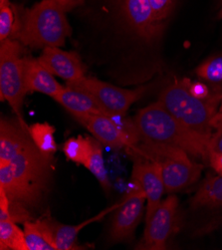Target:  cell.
<instances>
[{
  "label": "cell",
  "instance_id": "cell-1",
  "mask_svg": "<svg viewBox=\"0 0 222 250\" xmlns=\"http://www.w3.org/2000/svg\"><path fill=\"white\" fill-rule=\"evenodd\" d=\"M52 160L32 143L8 164L0 165V188L9 199L16 223L31 220V210L43 202L50 187Z\"/></svg>",
  "mask_w": 222,
  "mask_h": 250
},
{
  "label": "cell",
  "instance_id": "cell-2",
  "mask_svg": "<svg viewBox=\"0 0 222 250\" xmlns=\"http://www.w3.org/2000/svg\"><path fill=\"white\" fill-rule=\"evenodd\" d=\"M141 142L179 147L208 160V138L197 134L170 115L159 102L140 110L133 119Z\"/></svg>",
  "mask_w": 222,
  "mask_h": 250
},
{
  "label": "cell",
  "instance_id": "cell-3",
  "mask_svg": "<svg viewBox=\"0 0 222 250\" xmlns=\"http://www.w3.org/2000/svg\"><path fill=\"white\" fill-rule=\"evenodd\" d=\"M66 11L55 0H42L16 18L11 38L32 48L61 47L71 35Z\"/></svg>",
  "mask_w": 222,
  "mask_h": 250
},
{
  "label": "cell",
  "instance_id": "cell-4",
  "mask_svg": "<svg viewBox=\"0 0 222 250\" xmlns=\"http://www.w3.org/2000/svg\"><path fill=\"white\" fill-rule=\"evenodd\" d=\"M190 83L186 78L171 83L162 90L158 102L183 126L209 139L213 133L211 121L222 96L195 97L189 90Z\"/></svg>",
  "mask_w": 222,
  "mask_h": 250
},
{
  "label": "cell",
  "instance_id": "cell-5",
  "mask_svg": "<svg viewBox=\"0 0 222 250\" xmlns=\"http://www.w3.org/2000/svg\"><path fill=\"white\" fill-rule=\"evenodd\" d=\"M22 43L8 38L0 44V95L7 101L18 119L23 121L22 107L27 94L25 84V60Z\"/></svg>",
  "mask_w": 222,
  "mask_h": 250
},
{
  "label": "cell",
  "instance_id": "cell-6",
  "mask_svg": "<svg viewBox=\"0 0 222 250\" xmlns=\"http://www.w3.org/2000/svg\"><path fill=\"white\" fill-rule=\"evenodd\" d=\"M67 86L80 89L90 94L100 107L111 117L125 116L130 107L145 92V88L136 90L122 89L93 77H86L67 82Z\"/></svg>",
  "mask_w": 222,
  "mask_h": 250
},
{
  "label": "cell",
  "instance_id": "cell-7",
  "mask_svg": "<svg viewBox=\"0 0 222 250\" xmlns=\"http://www.w3.org/2000/svg\"><path fill=\"white\" fill-rule=\"evenodd\" d=\"M124 116L93 115L77 118L93 137L111 148L134 147L139 142L133 120L121 121Z\"/></svg>",
  "mask_w": 222,
  "mask_h": 250
},
{
  "label": "cell",
  "instance_id": "cell-8",
  "mask_svg": "<svg viewBox=\"0 0 222 250\" xmlns=\"http://www.w3.org/2000/svg\"><path fill=\"white\" fill-rule=\"evenodd\" d=\"M160 164L165 192H178L200 179L203 167L189 159V155L179 147H172L156 161Z\"/></svg>",
  "mask_w": 222,
  "mask_h": 250
},
{
  "label": "cell",
  "instance_id": "cell-9",
  "mask_svg": "<svg viewBox=\"0 0 222 250\" xmlns=\"http://www.w3.org/2000/svg\"><path fill=\"white\" fill-rule=\"evenodd\" d=\"M179 199L175 194L161 202L151 218L146 220L143 238L139 249L163 250L174 233L177 224Z\"/></svg>",
  "mask_w": 222,
  "mask_h": 250
},
{
  "label": "cell",
  "instance_id": "cell-10",
  "mask_svg": "<svg viewBox=\"0 0 222 250\" xmlns=\"http://www.w3.org/2000/svg\"><path fill=\"white\" fill-rule=\"evenodd\" d=\"M145 202L146 198L141 188L134 181V189L121 199L116 209L110 229L111 242L120 243L132 240L142 218Z\"/></svg>",
  "mask_w": 222,
  "mask_h": 250
},
{
  "label": "cell",
  "instance_id": "cell-11",
  "mask_svg": "<svg viewBox=\"0 0 222 250\" xmlns=\"http://www.w3.org/2000/svg\"><path fill=\"white\" fill-rule=\"evenodd\" d=\"M133 180L140 185L146 198V221L156 211L165 192L160 164L144 158L138 159L133 167Z\"/></svg>",
  "mask_w": 222,
  "mask_h": 250
},
{
  "label": "cell",
  "instance_id": "cell-12",
  "mask_svg": "<svg viewBox=\"0 0 222 250\" xmlns=\"http://www.w3.org/2000/svg\"><path fill=\"white\" fill-rule=\"evenodd\" d=\"M38 60L53 75L67 82L77 81L86 76V67L76 52L63 51L58 47H45Z\"/></svg>",
  "mask_w": 222,
  "mask_h": 250
},
{
  "label": "cell",
  "instance_id": "cell-13",
  "mask_svg": "<svg viewBox=\"0 0 222 250\" xmlns=\"http://www.w3.org/2000/svg\"><path fill=\"white\" fill-rule=\"evenodd\" d=\"M33 143L29 127L19 119H1L0 122V165L8 164Z\"/></svg>",
  "mask_w": 222,
  "mask_h": 250
},
{
  "label": "cell",
  "instance_id": "cell-14",
  "mask_svg": "<svg viewBox=\"0 0 222 250\" xmlns=\"http://www.w3.org/2000/svg\"><path fill=\"white\" fill-rule=\"evenodd\" d=\"M124 12L132 29L151 41L161 34L163 24L159 22L149 0H124Z\"/></svg>",
  "mask_w": 222,
  "mask_h": 250
},
{
  "label": "cell",
  "instance_id": "cell-15",
  "mask_svg": "<svg viewBox=\"0 0 222 250\" xmlns=\"http://www.w3.org/2000/svg\"><path fill=\"white\" fill-rule=\"evenodd\" d=\"M54 100L76 119L93 115L109 116L90 94L80 89L64 87Z\"/></svg>",
  "mask_w": 222,
  "mask_h": 250
},
{
  "label": "cell",
  "instance_id": "cell-16",
  "mask_svg": "<svg viewBox=\"0 0 222 250\" xmlns=\"http://www.w3.org/2000/svg\"><path fill=\"white\" fill-rule=\"evenodd\" d=\"M25 84L29 92H39L55 99L64 87L54 78V75L46 69L38 59L26 57Z\"/></svg>",
  "mask_w": 222,
  "mask_h": 250
},
{
  "label": "cell",
  "instance_id": "cell-17",
  "mask_svg": "<svg viewBox=\"0 0 222 250\" xmlns=\"http://www.w3.org/2000/svg\"><path fill=\"white\" fill-rule=\"evenodd\" d=\"M120 204H121V202H119L118 204H116V205H114L110 208H107L106 209H104L100 213H98L97 215L93 216L92 218H89V219L77 224V226L62 224V223H57V222H54V221L50 220V224H51V228H52V230H53L57 250L83 249L82 246H79L77 244V237H78L79 232L85 227L89 226V224L102 219L108 213L116 210L119 208Z\"/></svg>",
  "mask_w": 222,
  "mask_h": 250
},
{
  "label": "cell",
  "instance_id": "cell-18",
  "mask_svg": "<svg viewBox=\"0 0 222 250\" xmlns=\"http://www.w3.org/2000/svg\"><path fill=\"white\" fill-rule=\"evenodd\" d=\"M23 224L28 250H57L50 220H27Z\"/></svg>",
  "mask_w": 222,
  "mask_h": 250
},
{
  "label": "cell",
  "instance_id": "cell-19",
  "mask_svg": "<svg viewBox=\"0 0 222 250\" xmlns=\"http://www.w3.org/2000/svg\"><path fill=\"white\" fill-rule=\"evenodd\" d=\"M191 206L196 208L222 207V176L207 178L192 197Z\"/></svg>",
  "mask_w": 222,
  "mask_h": 250
},
{
  "label": "cell",
  "instance_id": "cell-20",
  "mask_svg": "<svg viewBox=\"0 0 222 250\" xmlns=\"http://www.w3.org/2000/svg\"><path fill=\"white\" fill-rule=\"evenodd\" d=\"M29 133L33 143L44 155L53 158L57 152V144L54 133L55 128L48 123H37L29 126Z\"/></svg>",
  "mask_w": 222,
  "mask_h": 250
},
{
  "label": "cell",
  "instance_id": "cell-21",
  "mask_svg": "<svg viewBox=\"0 0 222 250\" xmlns=\"http://www.w3.org/2000/svg\"><path fill=\"white\" fill-rule=\"evenodd\" d=\"M84 166L94 174V177L100 183L101 187L104 188L105 191H110L111 189V183L109 181L108 172L104 163L103 157V148L101 143L93 139L92 142V149L91 153L86 160Z\"/></svg>",
  "mask_w": 222,
  "mask_h": 250
},
{
  "label": "cell",
  "instance_id": "cell-22",
  "mask_svg": "<svg viewBox=\"0 0 222 250\" xmlns=\"http://www.w3.org/2000/svg\"><path fill=\"white\" fill-rule=\"evenodd\" d=\"M0 249L28 250L24 230L13 220H0Z\"/></svg>",
  "mask_w": 222,
  "mask_h": 250
},
{
  "label": "cell",
  "instance_id": "cell-23",
  "mask_svg": "<svg viewBox=\"0 0 222 250\" xmlns=\"http://www.w3.org/2000/svg\"><path fill=\"white\" fill-rule=\"evenodd\" d=\"M92 142L93 138H84L82 136L70 138L62 146L63 153L69 161L84 166L91 153Z\"/></svg>",
  "mask_w": 222,
  "mask_h": 250
},
{
  "label": "cell",
  "instance_id": "cell-24",
  "mask_svg": "<svg viewBox=\"0 0 222 250\" xmlns=\"http://www.w3.org/2000/svg\"><path fill=\"white\" fill-rule=\"evenodd\" d=\"M15 27L16 17L9 2L0 3V42L11 38Z\"/></svg>",
  "mask_w": 222,
  "mask_h": 250
},
{
  "label": "cell",
  "instance_id": "cell-25",
  "mask_svg": "<svg viewBox=\"0 0 222 250\" xmlns=\"http://www.w3.org/2000/svg\"><path fill=\"white\" fill-rule=\"evenodd\" d=\"M202 79L209 82H222V56L214 57L203 62L196 70Z\"/></svg>",
  "mask_w": 222,
  "mask_h": 250
},
{
  "label": "cell",
  "instance_id": "cell-26",
  "mask_svg": "<svg viewBox=\"0 0 222 250\" xmlns=\"http://www.w3.org/2000/svg\"><path fill=\"white\" fill-rule=\"evenodd\" d=\"M157 20L162 23L174 8L176 0H149Z\"/></svg>",
  "mask_w": 222,
  "mask_h": 250
},
{
  "label": "cell",
  "instance_id": "cell-27",
  "mask_svg": "<svg viewBox=\"0 0 222 250\" xmlns=\"http://www.w3.org/2000/svg\"><path fill=\"white\" fill-rule=\"evenodd\" d=\"M222 153V129L215 130L208 140V154Z\"/></svg>",
  "mask_w": 222,
  "mask_h": 250
},
{
  "label": "cell",
  "instance_id": "cell-28",
  "mask_svg": "<svg viewBox=\"0 0 222 250\" xmlns=\"http://www.w3.org/2000/svg\"><path fill=\"white\" fill-rule=\"evenodd\" d=\"M189 90L192 93V95H194L195 97L202 98V99L210 97L207 86H205L203 83H201V82H195V83L191 82L189 86Z\"/></svg>",
  "mask_w": 222,
  "mask_h": 250
},
{
  "label": "cell",
  "instance_id": "cell-29",
  "mask_svg": "<svg viewBox=\"0 0 222 250\" xmlns=\"http://www.w3.org/2000/svg\"><path fill=\"white\" fill-rule=\"evenodd\" d=\"M208 161L211 167L217 172V174L222 176V153L210 154L208 156Z\"/></svg>",
  "mask_w": 222,
  "mask_h": 250
},
{
  "label": "cell",
  "instance_id": "cell-30",
  "mask_svg": "<svg viewBox=\"0 0 222 250\" xmlns=\"http://www.w3.org/2000/svg\"><path fill=\"white\" fill-rule=\"evenodd\" d=\"M55 1L58 2L64 8L65 11H69L83 4L84 0H55Z\"/></svg>",
  "mask_w": 222,
  "mask_h": 250
},
{
  "label": "cell",
  "instance_id": "cell-31",
  "mask_svg": "<svg viewBox=\"0 0 222 250\" xmlns=\"http://www.w3.org/2000/svg\"><path fill=\"white\" fill-rule=\"evenodd\" d=\"M211 126L214 130L222 129V112H217L212 121H211Z\"/></svg>",
  "mask_w": 222,
  "mask_h": 250
},
{
  "label": "cell",
  "instance_id": "cell-32",
  "mask_svg": "<svg viewBox=\"0 0 222 250\" xmlns=\"http://www.w3.org/2000/svg\"><path fill=\"white\" fill-rule=\"evenodd\" d=\"M218 112H222V97H221V101H220V107H219V111Z\"/></svg>",
  "mask_w": 222,
  "mask_h": 250
},
{
  "label": "cell",
  "instance_id": "cell-33",
  "mask_svg": "<svg viewBox=\"0 0 222 250\" xmlns=\"http://www.w3.org/2000/svg\"><path fill=\"white\" fill-rule=\"evenodd\" d=\"M218 18H222V7H221V9H220V11L218 13Z\"/></svg>",
  "mask_w": 222,
  "mask_h": 250
},
{
  "label": "cell",
  "instance_id": "cell-34",
  "mask_svg": "<svg viewBox=\"0 0 222 250\" xmlns=\"http://www.w3.org/2000/svg\"><path fill=\"white\" fill-rule=\"evenodd\" d=\"M8 1V0H0V3H3V2H6Z\"/></svg>",
  "mask_w": 222,
  "mask_h": 250
}]
</instances>
